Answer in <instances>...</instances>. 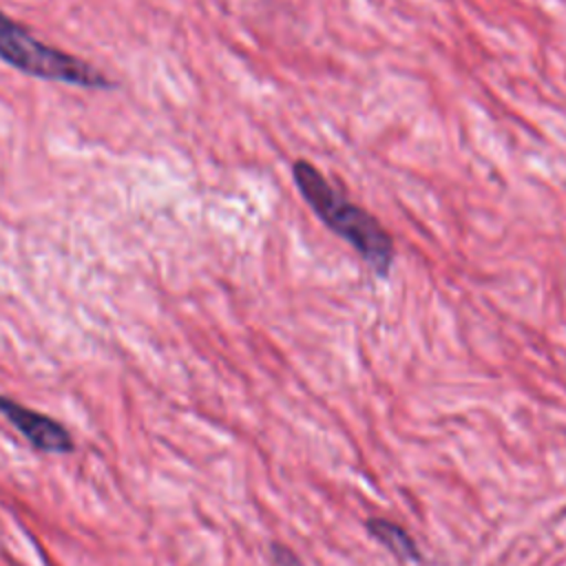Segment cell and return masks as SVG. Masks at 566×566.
<instances>
[{"label": "cell", "mask_w": 566, "mask_h": 566, "mask_svg": "<svg viewBox=\"0 0 566 566\" xmlns=\"http://www.w3.org/2000/svg\"><path fill=\"white\" fill-rule=\"evenodd\" d=\"M365 528H367L369 537L376 539L398 562H402V564L420 562V551H418L413 537L396 522L385 520V517H369L365 522Z\"/></svg>", "instance_id": "cell-4"}, {"label": "cell", "mask_w": 566, "mask_h": 566, "mask_svg": "<svg viewBox=\"0 0 566 566\" xmlns=\"http://www.w3.org/2000/svg\"><path fill=\"white\" fill-rule=\"evenodd\" d=\"M0 60L24 75L80 88L115 86L99 69L62 49L44 44L24 24L0 11Z\"/></svg>", "instance_id": "cell-2"}, {"label": "cell", "mask_w": 566, "mask_h": 566, "mask_svg": "<svg viewBox=\"0 0 566 566\" xmlns=\"http://www.w3.org/2000/svg\"><path fill=\"white\" fill-rule=\"evenodd\" d=\"M272 559L276 566H303V562L296 557V553H292L287 546L281 544H272Z\"/></svg>", "instance_id": "cell-5"}, {"label": "cell", "mask_w": 566, "mask_h": 566, "mask_svg": "<svg viewBox=\"0 0 566 566\" xmlns=\"http://www.w3.org/2000/svg\"><path fill=\"white\" fill-rule=\"evenodd\" d=\"M292 179L321 223L349 243L376 276L385 279L396 256V245L387 228L369 210L336 190L312 161L296 159L292 164Z\"/></svg>", "instance_id": "cell-1"}, {"label": "cell", "mask_w": 566, "mask_h": 566, "mask_svg": "<svg viewBox=\"0 0 566 566\" xmlns=\"http://www.w3.org/2000/svg\"><path fill=\"white\" fill-rule=\"evenodd\" d=\"M0 413L22 433V438L42 453H71V431L55 418L24 407L22 402L0 394Z\"/></svg>", "instance_id": "cell-3"}]
</instances>
